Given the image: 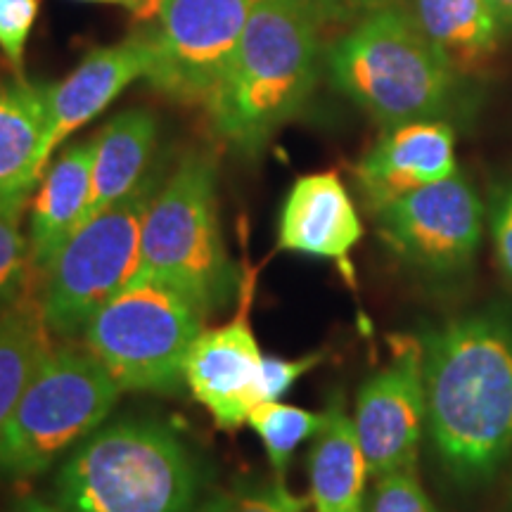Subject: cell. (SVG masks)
I'll list each match as a JSON object with an SVG mask.
<instances>
[{
    "label": "cell",
    "instance_id": "obj_1",
    "mask_svg": "<svg viewBox=\"0 0 512 512\" xmlns=\"http://www.w3.org/2000/svg\"><path fill=\"white\" fill-rule=\"evenodd\" d=\"M427 437L453 484L491 482L512 453V318L467 313L420 337Z\"/></svg>",
    "mask_w": 512,
    "mask_h": 512
},
{
    "label": "cell",
    "instance_id": "obj_2",
    "mask_svg": "<svg viewBox=\"0 0 512 512\" xmlns=\"http://www.w3.org/2000/svg\"><path fill=\"white\" fill-rule=\"evenodd\" d=\"M320 22L299 0H259L207 100L214 133L254 157L302 112L318 81Z\"/></svg>",
    "mask_w": 512,
    "mask_h": 512
},
{
    "label": "cell",
    "instance_id": "obj_3",
    "mask_svg": "<svg viewBox=\"0 0 512 512\" xmlns=\"http://www.w3.org/2000/svg\"><path fill=\"white\" fill-rule=\"evenodd\" d=\"M200 489V465L181 437L131 418L95 430L55 477V501L72 512H195Z\"/></svg>",
    "mask_w": 512,
    "mask_h": 512
},
{
    "label": "cell",
    "instance_id": "obj_4",
    "mask_svg": "<svg viewBox=\"0 0 512 512\" xmlns=\"http://www.w3.org/2000/svg\"><path fill=\"white\" fill-rule=\"evenodd\" d=\"M325 62L332 86L384 128L441 119L456 98L453 62L396 3L358 19Z\"/></svg>",
    "mask_w": 512,
    "mask_h": 512
},
{
    "label": "cell",
    "instance_id": "obj_5",
    "mask_svg": "<svg viewBox=\"0 0 512 512\" xmlns=\"http://www.w3.org/2000/svg\"><path fill=\"white\" fill-rule=\"evenodd\" d=\"M136 278L169 285L204 316L240 294L242 280L223 240L216 166L207 155L183 157L157 188L143 221Z\"/></svg>",
    "mask_w": 512,
    "mask_h": 512
},
{
    "label": "cell",
    "instance_id": "obj_6",
    "mask_svg": "<svg viewBox=\"0 0 512 512\" xmlns=\"http://www.w3.org/2000/svg\"><path fill=\"white\" fill-rule=\"evenodd\" d=\"M121 387L86 347H53L0 432V475H41L105 425Z\"/></svg>",
    "mask_w": 512,
    "mask_h": 512
},
{
    "label": "cell",
    "instance_id": "obj_7",
    "mask_svg": "<svg viewBox=\"0 0 512 512\" xmlns=\"http://www.w3.org/2000/svg\"><path fill=\"white\" fill-rule=\"evenodd\" d=\"M204 318L181 292L136 278L88 320L81 337L121 392L176 394Z\"/></svg>",
    "mask_w": 512,
    "mask_h": 512
},
{
    "label": "cell",
    "instance_id": "obj_8",
    "mask_svg": "<svg viewBox=\"0 0 512 512\" xmlns=\"http://www.w3.org/2000/svg\"><path fill=\"white\" fill-rule=\"evenodd\" d=\"M157 188L155 176L145 178L124 200L83 221L48 261L38 302L50 335H81L88 320L136 280L143 221Z\"/></svg>",
    "mask_w": 512,
    "mask_h": 512
},
{
    "label": "cell",
    "instance_id": "obj_9",
    "mask_svg": "<svg viewBox=\"0 0 512 512\" xmlns=\"http://www.w3.org/2000/svg\"><path fill=\"white\" fill-rule=\"evenodd\" d=\"M259 0H159L147 24V81L185 105H207Z\"/></svg>",
    "mask_w": 512,
    "mask_h": 512
},
{
    "label": "cell",
    "instance_id": "obj_10",
    "mask_svg": "<svg viewBox=\"0 0 512 512\" xmlns=\"http://www.w3.org/2000/svg\"><path fill=\"white\" fill-rule=\"evenodd\" d=\"M375 221L382 242L401 264L448 283L475 264L484 207L467 178L453 174L377 209Z\"/></svg>",
    "mask_w": 512,
    "mask_h": 512
},
{
    "label": "cell",
    "instance_id": "obj_11",
    "mask_svg": "<svg viewBox=\"0 0 512 512\" xmlns=\"http://www.w3.org/2000/svg\"><path fill=\"white\" fill-rule=\"evenodd\" d=\"M354 427L370 477L418 463L427 434V399L420 339L401 344L394 358L358 389Z\"/></svg>",
    "mask_w": 512,
    "mask_h": 512
},
{
    "label": "cell",
    "instance_id": "obj_12",
    "mask_svg": "<svg viewBox=\"0 0 512 512\" xmlns=\"http://www.w3.org/2000/svg\"><path fill=\"white\" fill-rule=\"evenodd\" d=\"M252 290V280H242L238 311L219 328L202 330L185 361V387L221 430L247 425L249 411L259 406L266 356L249 320Z\"/></svg>",
    "mask_w": 512,
    "mask_h": 512
},
{
    "label": "cell",
    "instance_id": "obj_13",
    "mask_svg": "<svg viewBox=\"0 0 512 512\" xmlns=\"http://www.w3.org/2000/svg\"><path fill=\"white\" fill-rule=\"evenodd\" d=\"M150 67L152 50L143 29L117 46L93 50L67 79L43 86L48 110L43 166L48 169L57 147L105 112L133 81L147 79Z\"/></svg>",
    "mask_w": 512,
    "mask_h": 512
},
{
    "label": "cell",
    "instance_id": "obj_14",
    "mask_svg": "<svg viewBox=\"0 0 512 512\" xmlns=\"http://www.w3.org/2000/svg\"><path fill=\"white\" fill-rule=\"evenodd\" d=\"M363 238V223L347 185L335 171L297 178L287 192L278 223L280 252L311 256L339 266L354 285L351 252Z\"/></svg>",
    "mask_w": 512,
    "mask_h": 512
},
{
    "label": "cell",
    "instance_id": "obj_15",
    "mask_svg": "<svg viewBox=\"0 0 512 512\" xmlns=\"http://www.w3.org/2000/svg\"><path fill=\"white\" fill-rule=\"evenodd\" d=\"M453 174H458L456 136L441 119L387 128L356 164V183L373 214Z\"/></svg>",
    "mask_w": 512,
    "mask_h": 512
},
{
    "label": "cell",
    "instance_id": "obj_16",
    "mask_svg": "<svg viewBox=\"0 0 512 512\" xmlns=\"http://www.w3.org/2000/svg\"><path fill=\"white\" fill-rule=\"evenodd\" d=\"M95 140H79L60 152L41 176L34 202H31L29 252L38 271L48 266L57 249L67 242L86 221L91 200Z\"/></svg>",
    "mask_w": 512,
    "mask_h": 512
},
{
    "label": "cell",
    "instance_id": "obj_17",
    "mask_svg": "<svg viewBox=\"0 0 512 512\" xmlns=\"http://www.w3.org/2000/svg\"><path fill=\"white\" fill-rule=\"evenodd\" d=\"M306 465L313 512L366 510L368 460L342 396H335L325 408V425L313 437Z\"/></svg>",
    "mask_w": 512,
    "mask_h": 512
},
{
    "label": "cell",
    "instance_id": "obj_18",
    "mask_svg": "<svg viewBox=\"0 0 512 512\" xmlns=\"http://www.w3.org/2000/svg\"><path fill=\"white\" fill-rule=\"evenodd\" d=\"M46 126L43 86L0 81V204H27L41 181Z\"/></svg>",
    "mask_w": 512,
    "mask_h": 512
},
{
    "label": "cell",
    "instance_id": "obj_19",
    "mask_svg": "<svg viewBox=\"0 0 512 512\" xmlns=\"http://www.w3.org/2000/svg\"><path fill=\"white\" fill-rule=\"evenodd\" d=\"M157 138L159 121L155 112L145 107L119 112L102 126V131L93 138L91 200H88L86 221L98 211L124 200L145 181L143 174L155 155Z\"/></svg>",
    "mask_w": 512,
    "mask_h": 512
},
{
    "label": "cell",
    "instance_id": "obj_20",
    "mask_svg": "<svg viewBox=\"0 0 512 512\" xmlns=\"http://www.w3.org/2000/svg\"><path fill=\"white\" fill-rule=\"evenodd\" d=\"M413 17L453 67L494 53L503 27L489 0H413Z\"/></svg>",
    "mask_w": 512,
    "mask_h": 512
},
{
    "label": "cell",
    "instance_id": "obj_21",
    "mask_svg": "<svg viewBox=\"0 0 512 512\" xmlns=\"http://www.w3.org/2000/svg\"><path fill=\"white\" fill-rule=\"evenodd\" d=\"M53 349L38 297L22 294L0 313V432L43 356Z\"/></svg>",
    "mask_w": 512,
    "mask_h": 512
},
{
    "label": "cell",
    "instance_id": "obj_22",
    "mask_svg": "<svg viewBox=\"0 0 512 512\" xmlns=\"http://www.w3.org/2000/svg\"><path fill=\"white\" fill-rule=\"evenodd\" d=\"M247 425L264 444L273 475L285 479V470L294 451L304 441L316 437L320 427L325 425V411H306L292 403L266 401L249 411Z\"/></svg>",
    "mask_w": 512,
    "mask_h": 512
},
{
    "label": "cell",
    "instance_id": "obj_23",
    "mask_svg": "<svg viewBox=\"0 0 512 512\" xmlns=\"http://www.w3.org/2000/svg\"><path fill=\"white\" fill-rule=\"evenodd\" d=\"M195 512H306L304 498L287 489L285 479L238 482L211 494Z\"/></svg>",
    "mask_w": 512,
    "mask_h": 512
},
{
    "label": "cell",
    "instance_id": "obj_24",
    "mask_svg": "<svg viewBox=\"0 0 512 512\" xmlns=\"http://www.w3.org/2000/svg\"><path fill=\"white\" fill-rule=\"evenodd\" d=\"M22 209L24 204H0V313L22 297L31 264L29 240L19 228Z\"/></svg>",
    "mask_w": 512,
    "mask_h": 512
},
{
    "label": "cell",
    "instance_id": "obj_25",
    "mask_svg": "<svg viewBox=\"0 0 512 512\" xmlns=\"http://www.w3.org/2000/svg\"><path fill=\"white\" fill-rule=\"evenodd\" d=\"M363 512H439L427 496L415 467L394 470L375 477V486L366 498Z\"/></svg>",
    "mask_w": 512,
    "mask_h": 512
},
{
    "label": "cell",
    "instance_id": "obj_26",
    "mask_svg": "<svg viewBox=\"0 0 512 512\" xmlns=\"http://www.w3.org/2000/svg\"><path fill=\"white\" fill-rule=\"evenodd\" d=\"M36 17L38 0H0V50L17 72H22L24 48Z\"/></svg>",
    "mask_w": 512,
    "mask_h": 512
},
{
    "label": "cell",
    "instance_id": "obj_27",
    "mask_svg": "<svg viewBox=\"0 0 512 512\" xmlns=\"http://www.w3.org/2000/svg\"><path fill=\"white\" fill-rule=\"evenodd\" d=\"M323 361V354H304L297 358L283 356H266L264 368H261L259 380V403L280 401L306 373H311L318 363Z\"/></svg>",
    "mask_w": 512,
    "mask_h": 512
},
{
    "label": "cell",
    "instance_id": "obj_28",
    "mask_svg": "<svg viewBox=\"0 0 512 512\" xmlns=\"http://www.w3.org/2000/svg\"><path fill=\"white\" fill-rule=\"evenodd\" d=\"M323 24H356L370 12L384 8L392 0H299Z\"/></svg>",
    "mask_w": 512,
    "mask_h": 512
},
{
    "label": "cell",
    "instance_id": "obj_29",
    "mask_svg": "<svg viewBox=\"0 0 512 512\" xmlns=\"http://www.w3.org/2000/svg\"><path fill=\"white\" fill-rule=\"evenodd\" d=\"M491 238H494V252L501 273L512 285V190L496 202L494 214H491Z\"/></svg>",
    "mask_w": 512,
    "mask_h": 512
},
{
    "label": "cell",
    "instance_id": "obj_30",
    "mask_svg": "<svg viewBox=\"0 0 512 512\" xmlns=\"http://www.w3.org/2000/svg\"><path fill=\"white\" fill-rule=\"evenodd\" d=\"M81 3H102V5H119V8L131 10L133 15L152 19L157 12L159 0H81Z\"/></svg>",
    "mask_w": 512,
    "mask_h": 512
},
{
    "label": "cell",
    "instance_id": "obj_31",
    "mask_svg": "<svg viewBox=\"0 0 512 512\" xmlns=\"http://www.w3.org/2000/svg\"><path fill=\"white\" fill-rule=\"evenodd\" d=\"M12 512H72V510L62 508V505L57 501H46V498L27 496L15 505V510H12Z\"/></svg>",
    "mask_w": 512,
    "mask_h": 512
},
{
    "label": "cell",
    "instance_id": "obj_32",
    "mask_svg": "<svg viewBox=\"0 0 512 512\" xmlns=\"http://www.w3.org/2000/svg\"><path fill=\"white\" fill-rule=\"evenodd\" d=\"M489 5L505 27H512V0H489Z\"/></svg>",
    "mask_w": 512,
    "mask_h": 512
},
{
    "label": "cell",
    "instance_id": "obj_33",
    "mask_svg": "<svg viewBox=\"0 0 512 512\" xmlns=\"http://www.w3.org/2000/svg\"><path fill=\"white\" fill-rule=\"evenodd\" d=\"M510 512H512V501H510Z\"/></svg>",
    "mask_w": 512,
    "mask_h": 512
}]
</instances>
